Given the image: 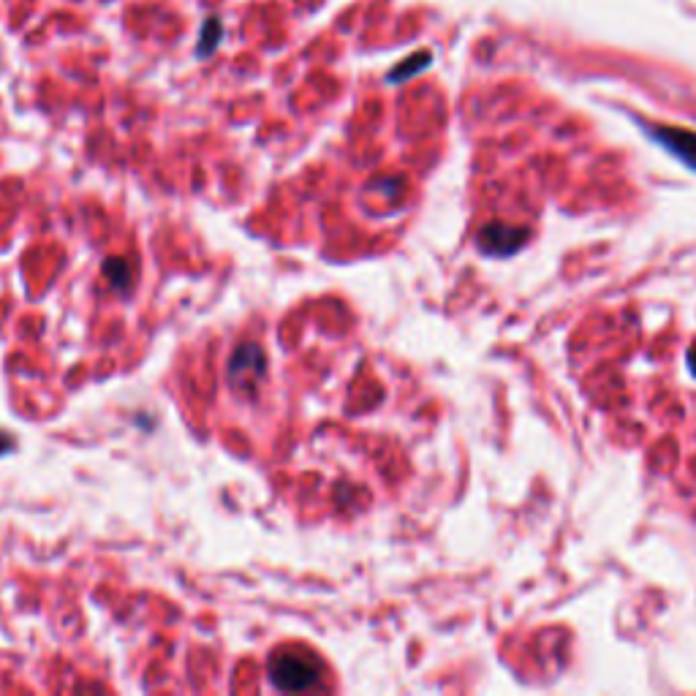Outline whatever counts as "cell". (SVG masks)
Here are the masks:
<instances>
[{"instance_id": "52a82bcc", "label": "cell", "mask_w": 696, "mask_h": 696, "mask_svg": "<svg viewBox=\"0 0 696 696\" xmlns=\"http://www.w3.org/2000/svg\"><path fill=\"white\" fill-rule=\"evenodd\" d=\"M14 449V438L6 433H0V455H6V452H11Z\"/></svg>"}, {"instance_id": "5b68a950", "label": "cell", "mask_w": 696, "mask_h": 696, "mask_svg": "<svg viewBox=\"0 0 696 696\" xmlns=\"http://www.w3.org/2000/svg\"><path fill=\"white\" fill-rule=\"evenodd\" d=\"M218 41H221V20H207L202 25V36H199V47H196V55L199 58H207V55H213L215 47H218Z\"/></svg>"}, {"instance_id": "8992f818", "label": "cell", "mask_w": 696, "mask_h": 696, "mask_svg": "<svg viewBox=\"0 0 696 696\" xmlns=\"http://www.w3.org/2000/svg\"><path fill=\"white\" fill-rule=\"evenodd\" d=\"M427 63H430V55H427V52H416L414 58H408L406 63H400V66L389 74V82H403V79L414 77L416 71H422Z\"/></svg>"}, {"instance_id": "6da1fadb", "label": "cell", "mask_w": 696, "mask_h": 696, "mask_svg": "<svg viewBox=\"0 0 696 696\" xmlns=\"http://www.w3.org/2000/svg\"><path fill=\"white\" fill-rule=\"evenodd\" d=\"M267 677L283 694H302L310 688L321 686L324 680V664L321 658L308 648H278L267 661Z\"/></svg>"}, {"instance_id": "277c9868", "label": "cell", "mask_w": 696, "mask_h": 696, "mask_svg": "<svg viewBox=\"0 0 696 696\" xmlns=\"http://www.w3.org/2000/svg\"><path fill=\"white\" fill-rule=\"evenodd\" d=\"M104 275H107V281L120 291H126L128 286H131V281H134L131 264H128L126 259H115V256L104 261Z\"/></svg>"}, {"instance_id": "3957f363", "label": "cell", "mask_w": 696, "mask_h": 696, "mask_svg": "<svg viewBox=\"0 0 696 696\" xmlns=\"http://www.w3.org/2000/svg\"><path fill=\"white\" fill-rule=\"evenodd\" d=\"M661 145L672 150L677 158H683L688 166L696 169V134L694 131H683V128H656L653 131Z\"/></svg>"}, {"instance_id": "7a4b0ae2", "label": "cell", "mask_w": 696, "mask_h": 696, "mask_svg": "<svg viewBox=\"0 0 696 696\" xmlns=\"http://www.w3.org/2000/svg\"><path fill=\"white\" fill-rule=\"evenodd\" d=\"M267 376V357L256 343H240L234 348L226 370V381L237 395H253Z\"/></svg>"}]
</instances>
